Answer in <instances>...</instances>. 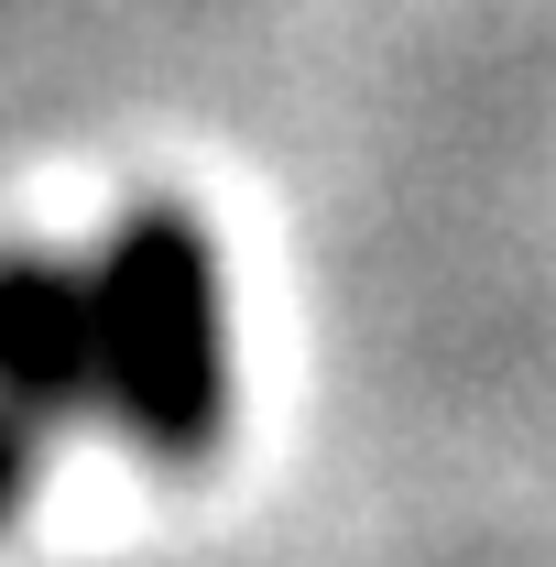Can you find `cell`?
<instances>
[{"mask_svg": "<svg viewBox=\"0 0 556 567\" xmlns=\"http://www.w3.org/2000/svg\"><path fill=\"white\" fill-rule=\"evenodd\" d=\"M99 350H110V425L153 470H208L229 436V317H218V251L197 208L142 197L110 229Z\"/></svg>", "mask_w": 556, "mask_h": 567, "instance_id": "6da1fadb", "label": "cell"}, {"mask_svg": "<svg viewBox=\"0 0 556 567\" xmlns=\"http://www.w3.org/2000/svg\"><path fill=\"white\" fill-rule=\"evenodd\" d=\"M0 404L33 425H66L110 404V350H99V274L55 251H0Z\"/></svg>", "mask_w": 556, "mask_h": 567, "instance_id": "7a4b0ae2", "label": "cell"}, {"mask_svg": "<svg viewBox=\"0 0 556 567\" xmlns=\"http://www.w3.org/2000/svg\"><path fill=\"white\" fill-rule=\"evenodd\" d=\"M33 458H44V425L0 404V524L22 513V492H33Z\"/></svg>", "mask_w": 556, "mask_h": 567, "instance_id": "3957f363", "label": "cell"}]
</instances>
